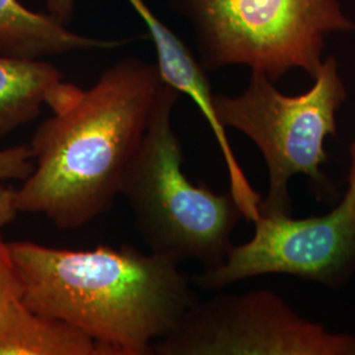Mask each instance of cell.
Wrapping results in <instances>:
<instances>
[{
    "label": "cell",
    "mask_w": 355,
    "mask_h": 355,
    "mask_svg": "<svg viewBox=\"0 0 355 355\" xmlns=\"http://www.w3.org/2000/svg\"><path fill=\"white\" fill-rule=\"evenodd\" d=\"M20 299V286L8 242L0 234V318L7 308Z\"/></svg>",
    "instance_id": "cell-13"
},
{
    "label": "cell",
    "mask_w": 355,
    "mask_h": 355,
    "mask_svg": "<svg viewBox=\"0 0 355 355\" xmlns=\"http://www.w3.org/2000/svg\"><path fill=\"white\" fill-rule=\"evenodd\" d=\"M20 300L82 330L110 355L153 354L196 296L175 261L123 246L8 242Z\"/></svg>",
    "instance_id": "cell-2"
},
{
    "label": "cell",
    "mask_w": 355,
    "mask_h": 355,
    "mask_svg": "<svg viewBox=\"0 0 355 355\" xmlns=\"http://www.w3.org/2000/svg\"><path fill=\"white\" fill-rule=\"evenodd\" d=\"M164 80L157 64L125 58L38 125L33 170L15 191L19 214L61 229L89 224L114 207L152 120Z\"/></svg>",
    "instance_id": "cell-1"
},
{
    "label": "cell",
    "mask_w": 355,
    "mask_h": 355,
    "mask_svg": "<svg viewBox=\"0 0 355 355\" xmlns=\"http://www.w3.org/2000/svg\"><path fill=\"white\" fill-rule=\"evenodd\" d=\"M19 215L15 205V190L0 183V229L8 225Z\"/></svg>",
    "instance_id": "cell-14"
},
{
    "label": "cell",
    "mask_w": 355,
    "mask_h": 355,
    "mask_svg": "<svg viewBox=\"0 0 355 355\" xmlns=\"http://www.w3.org/2000/svg\"><path fill=\"white\" fill-rule=\"evenodd\" d=\"M33 170L29 146H12L0 150V183L10 180L23 182Z\"/></svg>",
    "instance_id": "cell-12"
},
{
    "label": "cell",
    "mask_w": 355,
    "mask_h": 355,
    "mask_svg": "<svg viewBox=\"0 0 355 355\" xmlns=\"http://www.w3.org/2000/svg\"><path fill=\"white\" fill-rule=\"evenodd\" d=\"M193 26L204 70L230 64L274 83L291 69L316 76L327 40L354 32L338 0H170Z\"/></svg>",
    "instance_id": "cell-4"
},
{
    "label": "cell",
    "mask_w": 355,
    "mask_h": 355,
    "mask_svg": "<svg viewBox=\"0 0 355 355\" xmlns=\"http://www.w3.org/2000/svg\"><path fill=\"white\" fill-rule=\"evenodd\" d=\"M315 83L304 94L288 96L259 70H252L248 87L237 96L217 94L218 123L240 130L262 153L268 168V193L258 208L290 214L288 180L305 174L324 184L320 166L327 162L325 140L336 135V114L347 98L334 57L322 61Z\"/></svg>",
    "instance_id": "cell-5"
},
{
    "label": "cell",
    "mask_w": 355,
    "mask_h": 355,
    "mask_svg": "<svg viewBox=\"0 0 355 355\" xmlns=\"http://www.w3.org/2000/svg\"><path fill=\"white\" fill-rule=\"evenodd\" d=\"M74 3L76 0H46L48 13L66 26L73 17ZM129 3L149 29L157 53L155 64L162 80L179 94L191 98L202 114H211L215 94L203 66L198 62L189 46L150 11L144 0H129Z\"/></svg>",
    "instance_id": "cell-10"
},
{
    "label": "cell",
    "mask_w": 355,
    "mask_h": 355,
    "mask_svg": "<svg viewBox=\"0 0 355 355\" xmlns=\"http://www.w3.org/2000/svg\"><path fill=\"white\" fill-rule=\"evenodd\" d=\"M179 95L164 83L120 195L149 252L212 268L225 259L233 229L243 216L230 191L217 193L203 182H191L183 171V149L173 127Z\"/></svg>",
    "instance_id": "cell-3"
},
{
    "label": "cell",
    "mask_w": 355,
    "mask_h": 355,
    "mask_svg": "<svg viewBox=\"0 0 355 355\" xmlns=\"http://www.w3.org/2000/svg\"><path fill=\"white\" fill-rule=\"evenodd\" d=\"M0 355L110 354L82 330L17 299L0 318Z\"/></svg>",
    "instance_id": "cell-11"
},
{
    "label": "cell",
    "mask_w": 355,
    "mask_h": 355,
    "mask_svg": "<svg viewBox=\"0 0 355 355\" xmlns=\"http://www.w3.org/2000/svg\"><path fill=\"white\" fill-rule=\"evenodd\" d=\"M158 355H355V336L331 333L295 313L274 292L195 302L153 345Z\"/></svg>",
    "instance_id": "cell-6"
},
{
    "label": "cell",
    "mask_w": 355,
    "mask_h": 355,
    "mask_svg": "<svg viewBox=\"0 0 355 355\" xmlns=\"http://www.w3.org/2000/svg\"><path fill=\"white\" fill-rule=\"evenodd\" d=\"M349 189L328 215L295 220L287 212L258 208L250 241L232 245L221 265L195 275L202 290H220L240 280L287 274L338 286L355 270V139L350 146Z\"/></svg>",
    "instance_id": "cell-7"
},
{
    "label": "cell",
    "mask_w": 355,
    "mask_h": 355,
    "mask_svg": "<svg viewBox=\"0 0 355 355\" xmlns=\"http://www.w3.org/2000/svg\"><path fill=\"white\" fill-rule=\"evenodd\" d=\"M124 42L76 35L49 13L31 11L19 0H0V55L45 60L71 51L114 49Z\"/></svg>",
    "instance_id": "cell-9"
},
{
    "label": "cell",
    "mask_w": 355,
    "mask_h": 355,
    "mask_svg": "<svg viewBox=\"0 0 355 355\" xmlns=\"http://www.w3.org/2000/svg\"><path fill=\"white\" fill-rule=\"evenodd\" d=\"M80 91L45 60L0 55V141L37 119L44 105L61 111Z\"/></svg>",
    "instance_id": "cell-8"
}]
</instances>
